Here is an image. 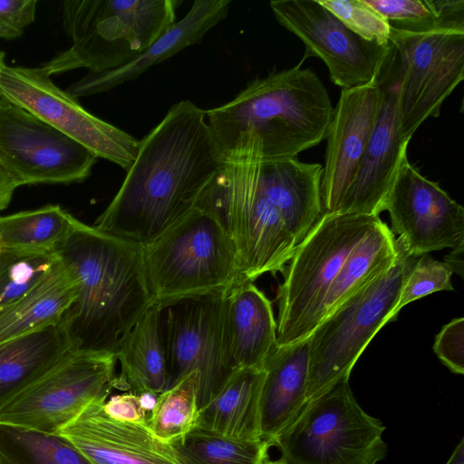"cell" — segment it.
I'll list each match as a JSON object with an SVG mask.
<instances>
[{
	"label": "cell",
	"mask_w": 464,
	"mask_h": 464,
	"mask_svg": "<svg viewBox=\"0 0 464 464\" xmlns=\"http://www.w3.org/2000/svg\"><path fill=\"white\" fill-rule=\"evenodd\" d=\"M225 165L206 111L176 102L139 140L121 186L92 226L144 245L198 207Z\"/></svg>",
	"instance_id": "cell-1"
},
{
	"label": "cell",
	"mask_w": 464,
	"mask_h": 464,
	"mask_svg": "<svg viewBox=\"0 0 464 464\" xmlns=\"http://www.w3.org/2000/svg\"><path fill=\"white\" fill-rule=\"evenodd\" d=\"M55 253L76 296L59 322L73 351L115 354L154 300L143 245L76 220Z\"/></svg>",
	"instance_id": "cell-2"
},
{
	"label": "cell",
	"mask_w": 464,
	"mask_h": 464,
	"mask_svg": "<svg viewBox=\"0 0 464 464\" xmlns=\"http://www.w3.org/2000/svg\"><path fill=\"white\" fill-rule=\"evenodd\" d=\"M206 111L226 162L295 158L325 139L334 108L310 68L276 71Z\"/></svg>",
	"instance_id": "cell-3"
},
{
	"label": "cell",
	"mask_w": 464,
	"mask_h": 464,
	"mask_svg": "<svg viewBox=\"0 0 464 464\" xmlns=\"http://www.w3.org/2000/svg\"><path fill=\"white\" fill-rule=\"evenodd\" d=\"M143 256L154 303L228 294L244 284L235 244L218 213L203 202L151 241Z\"/></svg>",
	"instance_id": "cell-4"
},
{
	"label": "cell",
	"mask_w": 464,
	"mask_h": 464,
	"mask_svg": "<svg viewBox=\"0 0 464 464\" xmlns=\"http://www.w3.org/2000/svg\"><path fill=\"white\" fill-rule=\"evenodd\" d=\"M180 0H67L63 24L71 46L41 66L50 76L85 68L119 69L140 55L176 21Z\"/></svg>",
	"instance_id": "cell-5"
},
{
	"label": "cell",
	"mask_w": 464,
	"mask_h": 464,
	"mask_svg": "<svg viewBox=\"0 0 464 464\" xmlns=\"http://www.w3.org/2000/svg\"><path fill=\"white\" fill-rule=\"evenodd\" d=\"M392 266L344 300L311 335L306 402L348 381L358 358L379 330L396 318L403 282L418 261L396 239Z\"/></svg>",
	"instance_id": "cell-6"
},
{
	"label": "cell",
	"mask_w": 464,
	"mask_h": 464,
	"mask_svg": "<svg viewBox=\"0 0 464 464\" xmlns=\"http://www.w3.org/2000/svg\"><path fill=\"white\" fill-rule=\"evenodd\" d=\"M379 216L323 213L296 246L277 289V343L307 339L322 321L327 293L352 249Z\"/></svg>",
	"instance_id": "cell-7"
},
{
	"label": "cell",
	"mask_w": 464,
	"mask_h": 464,
	"mask_svg": "<svg viewBox=\"0 0 464 464\" xmlns=\"http://www.w3.org/2000/svg\"><path fill=\"white\" fill-rule=\"evenodd\" d=\"M385 426L343 381L305 403L275 443L285 464H377L386 457Z\"/></svg>",
	"instance_id": "cell-8"
},
{
	"label": "cell",
	"mask_w": 464,
	"mask_h": 464,
	"mask_svg": "<svg viewBox=\"0 0 464 464\" xmlns=\"http://www.w3.org/2000/svg\"><path fill=\"white\" fill-rule=\"evenodd\" d=\"M205 201L235 244L244 283L285 270L297 243L259 185L251 161L226 162Z\"/></svg>",
	"instance_id": "cell-9"
},
{
	"label": "cell",
	"mask_w": 464,
	"mask_h": 464,
	"mask_svg": "<svg viewBox=\"0 0 464 464\" xmlns=\"http://www.w3.org/2000/svg\"><path fill=\"white\" fill-rule=\"evenodd\" d=\"M227 295L184 298L162 307L168 389L196 372L199 409L218 392L236 369L230 346Z\"/></svg>",
	"instance_id": "cell-10"
},
{
	"label": "cell",
	"mask_w": 464,
	"mask_h": 464,
	"mask_svg": "<svg viewBox=\"0 0 464 464\" xmlns=\"http://www.w3.org/2000/svg\"><path fill=\"white\" fill-rule=\"evenodd\" d=\"M115 354L71 351L0 406V424L56 434L115 389Z\"/></svg>",
	"instance_id": "cell-11"
},
{
	"label": "cell",
	"mask_w": 464,
	"mask_h": 464,
	"mask_svg": "<svg viewBox=\"0 0 464 464\" xmlns=\"http://www.w3.org/2000/svg\"><path fill=\"white\" fill-rule=\"evenodd\" d=\"M400 57L399 106L401 136L410 141L464 79V33H411L391 27Z\"/></svg>",
	"instance_id": "cell-12"
},
{
	"label": "cell",
	"mask_w": 464,
	"mask_h": 464,
	"mask_svg": "<svg viewBox=\"0 0 464 464\" xmlns=\"http://www.w3.org/2000/svg\"><path fill=\"white\" fill-rule=\"evenodd\" d=\"M42 67L5 65L0 94L82 144L98 159L124 169L133 163L139 140L87 111L60 89Z\"/></svg>",
	"instance_id": "cell-13"
},
{
	"label": "cell",
	"mask_w": 464,
	"mask_h": 464,
	"mask_svg": "<svg viewBox=\"0 0 464 464\" xmlns=\"http://www.w3.org/2000/svg\"><path fill=\"white\" fill-rule=\"evenodd\" d=\"M98 158L0 94V160L19 186L82 182Z\"/></svg>",
	"instance_id": "cell-14"
},
{
	"label": "cell",
	"mask_w": 464,
	"mask_h": 464,
	"mask_svg": "<svg viewBox=\"0 0 464 464\" xmlns=\"http://www.w3.org/2000/svg\"><path fill=\"white\" fill-rule=\"evenodd\" d=\"M277 22L305 45V57L316 56L328 68L331 81L342 89L374 82L388 45L360 37L318 0L270 2Z\"/></svg>",
	"instance_id": "cell-15"
},
{
	"label": "cell",
	"mask_w": 464,
	"mask_h": 464,
	"mask_svg": "<svg viewBox=\"0 0 464 464\" xmlns=\"http://www.w3.org/2000/svg\"><path fill=\"white\" fill-rule=\"evenodd\" d=\"M374 82L380 91L377 119L339 213L379 216L407 158L409 141L401 136L399 106L400 57L391 41Z\"/></svg>",
	"instance_id": "cell-16"
},
{
	"label": "cell",
	"mask_w": 464,
	"mask_h": 464,
	"mask_svg": "<svg viewBox=\"0 0 464 464\" xmlns=\"http://www.w3.org/2000/svg\"><path fill=\"white\" fill-rule=\"evenodd\" d=\"M392 232L420 257L464 243V208L405 158L385 202Z\"/></svg>",
	"instance_id": "cell-17"
},
{
	"label": "cell",
	"mask_w": 464,
	"mask_h": 464,
	"mask_svg": "<svg viewBox=\"0 0 464 464\" xmlns=\"http://www.w3.org/2000/svg\"><path fill=\"white\" fill-rule=\"evenodd\" d=\"M380 105L375 82L342 89L325 139L321 179L323 213H339L360 167Z\"/></svg>",
	"instance_id": "cell-18"
},
{
	"label": "cell",
	"mask_w": 464,
	"mask_h": 464,
	"mask_svg": "<svg viewBox=\"0 0 464 464\" xmlns=\"http://www.w3.org/2000/svg\"><path fill=\"white\" fill-rule=\"evenodd\" d=\"M106 401L90 403L56 434L72 442L92 464H178L171 446L156 438L147 423L116 420Z\"/></svg>",
	"instance_id": "cell-19"
},
{
	"label": "cell",
	"mask_w": 464,
	"mask_h": 464,
	"mask_svg": "<svg viewBox=\"0 0 464 464\" xmlns=\"http://www.w3.org/2000/svg\"><path fill=\"white\" fill-rule=\"evenodd\" d=\"M231 0H196L187 14L170 25L140 55L124 66L104 72H88L66 92L74 99L106 92L135 80L154 65L201 42L228 14Z\"/></svg>",
	"instance_id": "cell-20"
},
{
	"label": "cell",
	"mask_w": 464,
	"mask_h": 464,
	"mask_svg": "<svg viewBox=\"0 0 464 464\" xmlns=\"http://www.w3.org/2000/svg\"><path fill=\"white\" fill-rule=\"evenodd\" d=\"M247 161L252 162L259 185L298 246L323 215V166L295 158Z\"/></svg>",
	"instance_id": "cell-21"
},
{
	"label": "cell",
	"mask_w": 464,
	"mask_h": 464,
	"mask_svg": "<svg viewBox=\"0 0 464 464\" xmlns=\"http://www.w3.org/2000/svg\"><path fill=\"white\" fill-rule=\"evenodd\" d=\"M261 394V440L271 447L306 403L308 339L278 345L264 366Z\"/></svg>",
	"instance_id": "cell-22"
},
{
	"label": "cell",
	"mask_w": 464,
	"mask_h": 464,
	"mask_svg": "<svg viewBox=\"0 0 464 464\" xmlns=\"http://www.w3.org/2000/svg\"><path fill=\"white\" fill-rule=\"evenodd\" d=\"M121 364L115 389L160 394L168 389L169 365L162 307L153 304L125 336L116 353Z\"/></svg>",
	"instance_id": "cell-23"
},
{
	"label": "cell",
	"mask_w": 464,
	"mask_h": 464,
	"mask_svg": "<svg viewBox=\"0 0 464 464\" xmlns=\"http://www.w3.org/2000/svg\"><path fill=\"white\" fill-rule=\"evenodd\" d=\"M231 354L235 368L263 370L278 347L272 303L248 282L227 295Z\"/></svg>",
	"instance_id": "cell-24"
},
{
	"label": "cell",
	"mask_w": 464,
	"mask_h": 464,
	"mask_svg": "<svg viewBox=\"0 0 464 464\" xmlns=\"http://www.w3.org/2000/svg\"><path fill=\"white\" fill-rule=\"evenodd\" d=\"M264 379V369H235L218 392L199 409L197 427L240 440H261Z\"/></svg>",
	"instance_id": "cell-25"
},
{
	"label": "cell",
	"mask_w": 464,
	"mask_h": 464,
	"mask_svg": "<svg viewBox=\"0 0 464 464\" xmlns=\"http://www.w3.org/2000/svg\"><path fill=\"white\" fill-rule=\"evenodd\" d=\"M71 351L60 323L0 343V406Z\"/></svg>",
	"instance_id": "cell-26"
},
{
	"label": "cell",
	"mask_w": 464,
	"mask_h": 464,
	"mask_svg": "<svg viewBox=\"0 0 464 464\" xmlns=\"http://www.w3.org/2000/svg\"><path fill=\"white\" fill-rule=\"evenodd\" d=\"M76 293L72 275L58 257L37 285L0 312V343L58 324Z\"/></svg>",
	"instance_id": "cell-27"
},
{
	"label": "cell",
	"mask_w": 464,
	"mask_h": 464,
	"mask_svg": "<svg viewBox=\"0 0 464 464\" xmlns=\"http://www.w3.org/2000/svg\"><path fill=\"white\" fill-rule=\"evenodd\" d=\"M396 257L394 234L380 219L347 256L327 293L322 320L353 293L392 266Z\"/></svg>",
	"instance_id": "cell-28"
},
{
	"label": "cell",
	"mask_w": 464,
	"mask_h": 464,
	"mask_svg": "<svg viewBox=\"0 0 464 464\" xmlns=\"http://www.w3.org/2000/svg\"><path fill=\"white\" fill-rule=\"evenodd\" d=\"M77 218L58 205L0 217L3 247L55 252L72 231Z\"/></svg>",
	"instance_id": "cell-29"
},
{
	"label": "cell",
	"mask_w": 464,
	"mask_h": 464,
	"mask_svg": "<svg viewBox=\"0 0 464 464\" xmlns=\"http://www.w3.org/2000/svg\"><path fill=\"white\" fill-rule=\"evenodd\" d=\"M178 464H262L271 445L263 440H240L196 427L172 440Z\"/></svg>",
	"instance_id": "cell-30"
},
{
	"label": "cell",
	"mask_w": 464,
	"mask_h": 464,
	"mask_svg": "<svg viewBox=\"0 0 464 464\" xmlns=\"http://www.w3.org/2000/svg\"><path fill=\"white\" fill-rule=\"evenodd\" d=\"M0 464H92L59 434L0 424Z\"/></svg>",
	"instance_id": "cell-31"
},
{
	"label": "cell",
	"mask_w": 464,
	"mask_h": 464,
	"mask_svg": "<svg viewBox=\"0 0 464 464\" xmlns=\"http://www.w3.org/2000/svg\"><path fill=\"white\" fill-rule=\"evenodd\" d=\"M198 418L197 373L192 372L158 395L146 423L156 438L169 444L195 429Z\"/></svg>",
	"instance_id": "cell-32"
},
{
	"label": "cell",
	"mask_w": 464,
	"mask_h": 464,
	"mask_svg": "<svg viewBox=\"0 0 464 464\" xmlns=\"http://www.w3.org/2000/svg\"><path fill=\"white\" fill-rule=\"evenodd\" d=\"M57 258L55 252L3 247L0 255V312L37 285Z\"/></svg>",
	"instance_id": "cell-33"
},
{
	"label": "cell",
	"mask_w": 464,
	"mask_h": 464,
	"mask_svg": "<svg viewBox=\"0 0 464 464\" xmlns=\"http://www.w3.org/2000/svg\"><path fill=\"white\" fill-rule=\"evenodd\" d=\"M346 27L360 37L381 45L390 42L391 25L362 0H318Z\"/></svg>",
	"instance_id": "cell-34"
},
{
	"label": "cell",
	"mask_w": 464,
	"mask_h": 464,
	"mask_svg": "<svg viewBox=\"0 0 464 464\" xmlns=\"http://www.w3.org/2000/svg\"><path fill=\"white\" fill-rule=\"evenodd\" d=\"M452 271L444 262L428 256H420L406 276L395 310H400L409 303L432 293L452 291Z\"/></svg>",
	"instance_id": "cell-35"
},
{
	"label": "cell",
	"mask_w": 464,
	"mask_h": 464,
	"mask_svg": "<svg viewBox=\"0 0 464 464\" xmlns=\"http://www.w3.org/2000/svg\"><path fill=\"white\" fill-rule=\"evenodd\" d=\"M386 19L391 27L411 33L440 31L434 13L421 0H362Z\"/></svg>",
	"instance_id": "cell-36"
},
{
	"label": "cell",
	"mask_w": 464,
	"mask_h": 464,
	"mask_svg": "<svg viewBox=\"0 0 464 464\" xmlns=\"http://www.w3.org/2000/svg\"><path fill=\"white\" fill-rule=\"evenodd\" d=\"M433 350L439 359L454 373H464V319L456 318L445 324L436 335Z\"/></svg>",
	"instance_id": "cell-37"
},
{
	"label": "cell",
	"mask_w": 464,
	"mask_h": 464,
	"mask_svg": "<svg viewBox=\"0 0 464 464\" xmlns=\"http://www.w3.org/2000/svg\"><path fill=\"white\" fill-rule=\"evenodd\" d=\"M36 0H0V38L19 37L35 18Z\"/></svg>",
	"instance_id": "cell-38"
},
{
	"label": "cell",
	"mask_w": 464,
	"mask_h": 464,
	"mask_svg": "<svg viewBox=\"0 0 464 464\" xmlns=\"http://www.w3.org/2000/svg\"><path fill=\"white\" fill-rule=\"evenodd\" d=\"M103 409L111 418L131 423H146L149 415L140 396L131 392L111 396L104 402Z\"/></svg>",
	"instance_id": "cell-39"
},
{
	"label": "cell",
	"mask_w": 464,
	"mask_h": 464,
	"mask_svg": "<svg viewBox=\"0 0 464 464\" xmlns=\"http://www.w3.org/2000/svg\"><path fill=\"white\" fill-rule=\"evenodd\" d=\"M434 13L440 31L464 33L463 0H425Z\"/></svg>",
	"instance_id": "cell-40"
},
{
	"label": "cell",
	"mask_w": 464,
	"mask_h": 464,
	"mask_svg": "<svg viewBox=\"0 0 464 464\" xmlns=\"http://www.w3.org/2000/svg\"><path fill=\"white\" fill-rule=\"evenodd\" d=\"M20 187L0 160V210L10 203L15 189Z\"/></svg>",
	"instance_id": "cell-41"
},
{
	"label": "cell",
	"mask_w": 464,
	"mask_h": 464,
	"mask_svg": "<svg viewBox=\"0 0 464 464\" xmlns=\"http://www.w3.org/2000/svg\"><path fill=\"white\" fill-rule=\"evenodd\" d=\"M464 243L452 248L445 256V264L450 268L452 273H457L463 277L464 272Z\"/></svg>",
	"instance_id": "cell-42"
},
{
	"label": "cell",
	"mask_w": 464,
	"mask_h": 464,
	"mask_svg": "<svg viewBox=\"0 0 464 464\" xmlns=\"http://www.w3.org/2000/svg\"><path fill=\"white\" fill-rule=\"evenodd\" d=\"M446 464H464V442L459 441Z\"/></svg>",
	"instance_id": "cell-43"
},
{
	"label": "cell",
	"mask_w": 464,
	"mask_h": 464,
	"mask_svg": "<svg viewBox=\"0 0 464 464\" xmlns=\"http://www.w3.org/2000/svg\"><path fill=\"white\" fill-rule=\"evenodd\" d=\"M262 464H285L280 459H270L269 457L264 460Z\"/></svg>",
	"instance_id": "cell-44"
},
{
	"label": "cell",
	"mask_w": 464,
	"mask_h": 464,
	"mask_svg": "<svg viewBox=\"0 0 464 464\" xmlns=\"http://www.w3.org/2000/svg\"><path fill=\"white\" fill-rule=\"evenodd\" d=\"M5 53L0 51V72L2 71V69L5 67Z\"/></svg>",
	"instance_id": "cell-45"
},
{
	"label": "cell",
	"mask_w": 464,
	"mask_h": 464,
	"mask_svg": "<svg viewBox=\"0 0 464 464\" xmlns=\"http://www.w3.org/2000/svg\"><path fill=\"white\" fill-rule=\"evenodd\" d=\"M2 249H3V246H2V243H1V240H0V255H1Z\"/></svg>",
	"instance_id": "cell-46"
}]
</instances>
